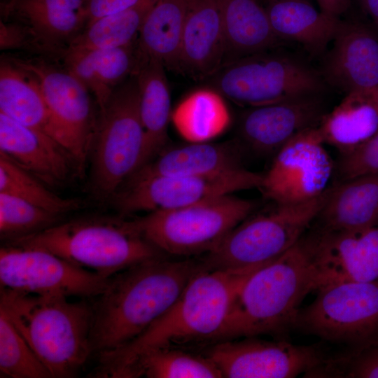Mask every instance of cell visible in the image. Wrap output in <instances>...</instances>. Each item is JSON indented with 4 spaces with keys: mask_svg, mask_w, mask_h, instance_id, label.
<instances>
[{
    "mask_svg": "<svg viewBox=\"0 0 378 378\" xmlns=\"http://www.w3.org/2000/svg\"><path fill=\"white\" fill-rule=\"evenodd\" d=\"M208 269L201 256L167 255L131 266L110 278L92 305L91 342L98 354L144 332L176 302L190 280Z\"/></svg>",
    "mask_w": 378,
    "mask_h": 378,
    "instance_id": "6da1fadb",
    "label": "cell"
},
{
    "mask_svg": "<svg viewBox=\"0 0 378 378\" xmlns=\"http://www.w3.org/2000/svg\"><path fill=\"white\" fill-rule=\"evenodd\" d=\"M262 266L200 272L172 307L144 332L119 348L99 354L95 376L126 378L138 357L155 348L199 342L212 343L239 290Z\"/></svg>",
    "mask_w": 378,
    "mask_h": 378,
    "instance_id": "7a4b0ae2",
    "label": "cell"
},
{
    "mask_svg": "<svg viewBox=\"0 0 378 378\" xmlns=\"http://www.w3.org/2000/svg\"><path fill=\"white\" fill-rule=\"evenodd\" d=\"M312 232L281 255L255 270L245 281L213 342L294 328L300 305L313 288ZM212 342V343H213Z\"/></svg>",
    "mask_w": 378,
    "mask_h": 378,
    "instance_id": "3957f363",
    "label": "cell"
},
{
    "mask_svg": "<svg viewBox=\"0 0 378 378\" xmlns=\"http://www.w3.org/2000/svg\"><path fill=\"white\" fill-rule=\"evenodd\" d=\"M3 309L52 377H74L93 351L92 306L1 288Z\"/></svg>",
    "mask_w": 378,
    "mask_h": 378,
    "instance_id": "277c9868",
    "label": "cell"
},
{
    "mask_svg": "<svg viewBox=\"0 0 378 378\" xmlns=\"http://www.w3.org/2000/svg\"><path fill=\"white\" fill-rule=\"evenodd\" d=\"M6 244L42 248L108 278L137 263L166 255L144 237L134 218L120 214L59 222Z\"/></svg>",
    "mask_w": 378,
    "mask_h": 378,
    "instance_id": "5b68a950",
    "label": "cell"
},
{
    "mask_svg": "<svg viewBox=\"0 0 378 378\" xmlns=\"http://www.w3.org/2000/svg\"><path fill=\"white\" fill-rule=\"evenodd\" d=\"M144 143L139 90L133 75L99 110L88 164V191L95 201L111 204L136 172Z\"/></svg>",
    "mask_w": 378,
    "mask_h": 378,
    "instance_id": "8992f818",
    "label": "cell"
},
{
    "mask_svg": "<svg viewBox=\"0 0 378 378\" xmlns=\"http://www.w3.org/2000/svg\"><path fill=\"white\" fill-rule=\"evenodd\" d=\"M255 207L253 202L229 194L134 218L144 237L162 253L190 258L214 251Z\"/></svg>",
    "mask_w": 378,
    "mask_h": 378,
    "instance_id": "52a82bcc",
    "label": "cell"
},
{
    "mask_svg": "<svg viewBox=\"0 0 378 378\" xmlns=\"http://www.w3.org/2000/svg\"><path fill=\"white\" fill-rule=\"evenodd\" d=\"M328 193L297 204L274 203L239 223L211 252L201 255L209 269H241L277 258L306 233Z\"/></svg>",
    "mask_w": 378,
    "mask_h": 378,
    "instance_id": "ba28073f",
    "label": "cell"
},
{
    "mask_svg": "<svg viewBox=\"0 0 378 378\" xmlns=\"http://www.w3.org/2000/svg\"><path fill=\"white\" fill-rule=\"evenodd\" d=\"M211 81L224 97L248 107L321 94L326 87L319 71L304 60L270 50L224 64Z\"/></svg>",
    "mask_w": 378,
    "mask_h": 378,
    "instance_id": "9c48e42d",
    "label": "cell"
},
{
    "mask_svg": "<svg viewBox=\"0 0 378 378\" xmlns=\"http://www.w3.org/2000/svg\"><path fill=\"white\" fill-rule=\"evenodd\" d=\"M41 85L50 119V135L71 155L82 177L88 167L99 108L86 87L64 66L46 57H12Z\"/></svg>",
    "mask_w": 378,
    "mask_h": 378,
    "instance_id": "30bf717a",
    "label": "cell"
},
{
    "mask_svg": "<svg viewBox=\"0 0 378 378\" xmlns=\"http://www.w3.org/2000/svg\"><path fill=\"white\" fill-rule=\"evenodd\" d=\"M294 328L347 345L378 335V279L320 289L314 300L299 310Z\"/></svg>",
    "mask_w": 378,
    "mask_h": 378,
    "instance_id": "8fae6325",
    "label": "cell"
},
{
    "mask_svg": "<svg viewBox=\"0 0 378 378\" xmlns=\"http://www.w3.org/2000/svg\"><path fill=\"white\" fill-rule=\"evenodd\" d=\"M262 174L244 167L203 176L130 177L111 204L120 215L174 209L258 188Z\"/></svg>",
    "mask_w": 378,
    "mask_h": 378,
    "instance_id": "7c38bea8",
    "label": "cell"
},
{
    "mask_svg": "<svg viewBox=\"0 0 378 378\" xmlns=\"http://www.w3.org/2000/svg\"><path fill=\"white\" fill-rule=\"evenodd\" d=\"M110 278L42 248L5 244L0 249L2 288L28 294L97 298Z\"/></svg>",
    "mask_w": 378,
    "mask_h": 378,
    "instance_id": "4fadbf2b",
    "label": "cell"
},
{
    "mask_svg": "<svg viewBox=\"0 0 378 378\" xmlns=\"http://www.w3.org/2000/svg\"><path fill=\"white\" fill-rule=\"evenodd\" d=\"M318 127L288 141L274 155L258 189L278 204H297L323 195L333 171Z\"/></svg>",
    "mask_w": 378,
    "mask_h": 378,
    "instance_id": "5bb4252c",
    "label": "cell"
},
{
    "mask_svg": "<svg viewBox=\"0 0 378 378\" xmlns=\"http://www.w3.org/2000/svg\"><path fill=\"white\" fill-rule=\"evenodd\" d=\"M227 378H292L317 366L325 355L314 345L255 337L211 343L205 351Z\"/></svg>",
    "mask_w": 378,
    "mask_h": 378,
    "instance_id": "9a60e30c",
    "label": "cell"
},
{
    "mask_svg": "<svg viewBox=\"0 0 378 378\" xmlns=\"http://www.w3.org/2000/svg\"><path fill=\"white\" fill-rule=\"evenodd\" d=\"M313 231L314 291L378 279V226L360 231Z\"/></svg>",
    "mask_w": 378,
    "mask_h": 378,
    "instance_id": "2e32d148",
    "label": "cell"
},
{
    "mask_svg": "<svg viewBox=\"0 0 378 378\" xmlns=\"http://www.w3.org/2000/svg\"><path fill=\"white\" fill-rule=\"evenodd\" d=\"M326 113L321 94L248 107L238 120L239 141L255 153L274 155L300 132L318 127Z\"/></svg>",
    "mask_w": 378,
    "mask_h": 378,
    "instance_id": "e0dca14e",
    "label": "cell"
},
{
    "mask_svg": "<svg viewBox=\"0 0 378 378\" xmlns=\"http://www.w3.org/2000/svg\"><path fill=\"white\" fill-rule=\"evenodd\" d=\"M319 74L326 85L345 94L378 88V35L367 25L340 20Z\"/></svg>",
    "mask_w": 378,
    "mask_h": 378,
    "instance_id": "ac0fdd59",
    "label": "cell"
},
{
    "mask_svg": "<svg viewBox=\"0 0 378 378\" xmlns=\"http://www.w3.org/2000/svg\"><path fill=\"white\" fill-rule=\"evenodd\" d=\"M86 4L87 0H6L1 4V15L28 29L39 54L62 59L88 24Z\"/></svg>",
    "mask_w": 378,
    "mask_h": 378,
    "instance_id": "d6986e66",
    "label": "cell"
},
{
    "mask_svg": "<svg viewBox=\"0 0 378 378\" xmlns=\"http://www.w3.org/2000/svg\"><path fill=\"white\" fill-rule=\"evenodd\" d=\"M0 153L48 187L83 178L71 155L48 134L0 112Z\"/></svg>",
    "mask_w": 378,
    "mask_h": 378,
    "instance_id": "ffe728a7",
    "label": "cell"
},
{
    "mask_svg": "<svg viewBox=\"0 0 378 378\" xmlns=\"http://www.w3.org/2000/svg\"><path fill=\"white\" fill-rule=\"evenodd\" d=\"M225 38L216 0H188L179 71L196 79L212 77L224 64Z\"/></svg>",
    "mask_w": 378,
    "mask_h": 378,
    "instance_id": "44dd1931",
    "label": "cell"
},
{
    "mask_svg": "<svg viewBox=\"0 0 378 378\" xmlns=\"http://www.w3.org/2000/svg\"><path fill=\"white\" fill-rule=\"evenodd\" d=\"M241 148L239 141L167 146L130 177L203 176L244 167Z\"/></svg>",
    "mask_w": 378,
    "mask_h": 378,
    "instance_id": "7402d4cb",
    "label": "cell"
},
{
    "mask_svg": "<svg viewBox=\"0 0 378 378\" xmlns=\"http://www.w3.org/2000/svg\"><path fill=\"white\" fill-rule=\"evenodd\" d=\"M62 60L90 91L101 110L115 90L135 74L139 62L137 38L121 46L66 55Z\"/></svg>",
    "mask_w": 378,
    "mask_h": 378,
    "instance_id": "603a6c76",
    "label": "cell"
},
{
    "mask_svg": "<svg viewBox=\"0 0 378 378\" xmlns=\"http://www.w3.org/2000/svg\"><path fill=\"white\" fill-rule=\"evenodd\" d=\"M165 69L158 59L139 55L134 75L139 90L144 143L137 170L152 161L168 144L172 109Z\"/></svg>",
    "mask_w": 378,
    "mask_h": 378,
    "instance_id": "cb8c5ba5",
    "label": "cell"
},
{
    "mask_svg": "<svg viewBox=\"0 0 378 378\" xmlns=\"http://www.w3.org/2000/svg\"><path fill=\"white\" fill-rule=\"evenodd\" d=\"M316 218L327 232L360 231L378 223V174L340 181L328 190Z\"/></svg>",
    "mask_w": 378,
    "mask_h": 378,
    "instance_id": "d4e9b609",
    "label": "cell"
},
{
    "mask_svg": "<svg viewBox=\"0 0 378 378\" xmlns=\"http://www.w3.org/2000/svg\"><path fill=\"white\" fill-rule=\"evenodd\" d=\"M272 29L281 41L301 44L312 57L324 54L340 20L316 10L307 0H267Z\"/></svg>",
    "mask_w": 378,
    "mask_h": 378,
    "instance_id": "484cf974",
    "label": "cell"
},
{
    "mask_svg": "<svg viewBox=\"0 0 378 378\" xmlns=\"http://www.w3.org/2000/svg\"><path fill=\"white\" fill-rule=\"evenodd\" d=\"M216 1L225 38L224 64L270 50L282 43L274 33L265 8L260 0Z\"/></svg>",
    "mask_w": 378,
    "mask_h": 378,
    "instance_id": "4316f807",
    "label": "cell"
},
{
    "mask_svg": "<svg viewBox=\"0 0 378 378\" xmlns=\"http://www.w3.org/2000/svg\"><path fill=\"white\" fill-rule=\"evenodd\" d=\"M0 112L50 135V119L39 82L10 56L0 59Z\"/></svg>",
    "mask_w": 378,
    "mask_h": 378,
    "instance_id": "83f0119b",
    "label": "cell"
},
{
    "mask_svg": "<svg viewBox=\"0 0 378 378\" xmlns=\"http://www.w3.org/2000/svg\"><path fill=\"white\" fill-rule=\"evenodd\" d=\"M188 0H158L139 32V55L179 71L182 34Z\"/></svg>",
    "mask_w": 378,
    "mask_h": 378,
    "instance_id": "f1b7e54d",
    "label": "cell"
},
{
    "mask_svg": "<svg viewBox=\"0 0 378 378\" xmlns=\"http://www.w3.org/2000/svg\"><path fill=\"white\" fill-rule=\"evenodd\" d=\"M318 128L324 144L344 154L378 132V110L367 94L349 93L326 113Z\"/></svg>",
    "mask_w": 378,
    "mask_h": 378,
    "instance_id": "f546056e",
    "label": "cell"
},
{
    "mask_svg": "<svg viewBox=\"0 0 378 378\" xmlns=\"http://www.w3.org/2000/svg\"><path fill=\"white\" fill-rule=\"evenodd\" d=\"M171 120L188 142H204L227 130L231 115L220 92L214 88H201L178 104L172 111Z\"/></svg>",
    "mask_w": 378,
    "mask_h": 378,
    "instance_id": "4dcf8cb0",
    "label": "cell"
},
{
    "mask_svg": "<svg viewBox=\"0 0 378 378\" xmlns=\"http://www.w3.org/2000/svg\"><path fill=\"white\" fill-rule=\"evenodd\" d=\"M158 0H141L127 9L88 24L70 44L64 55L124 46L135 41L149 11Z\"/></svg>",
    "mask_w": 378,
    "mask_h": 378,
    "instance_id": "1f68e13d",
    "label": "cell"
},
{
    "mask_svg": "<svg viewBox=\"0 0 378 378\" xmlns=\"http://www.w3.org/2000/svg\"><path fill=\"white\" fill-rule=\"evenodd\" d=\"M220 378L222 374L205 354H195L176 346H162L141 354L130 367L128 377Z\"/></svg>",
    "mask_w": 378,
    "mask_h": 378,
    "instance_id": "d6a6232c",
    "label": "cell"
},
{
    "mask_svg": "<svg viewBox=\"0 0 378 378\" xmlns=\"http://www.w3.org/2000/svg\"><path fill=\"white\" fill-rule=\"evenodd\" d=\"M38 178L0 153V192L20 197L51 213L63 216L80 209L83 202L62 197Z\"/></svg>",
    "mask_w": 378,
    "mask_h": 378,
    "instance_id": "836d02e7",
    "label": "cell"
},
{
    "mask_svg": "<svg viewBox=\"0 0 378 378\" xmlns=\"http://www.w3.org/2000/svg\"><path fill=\"white\" fill-rule=\"evenodd\" d=\"M1 377L50 378L49 370L0 308Z\"/></svg>",
    "mask_w": 378,
    "mask_h": 378,
    "instance_id": "e575fe53",
    "label": "cell"
},
{
    "mask_svg": "<svg viewBox=\"0 0 378 378\" xmlns=\"http://www.w3.org/2000/svg\"><path fill=\"white\" fill-rule=\"evenodd\" d=\"M304 377L378 378V335L325 356Z\"/></svg>",
    "mask_w": 378,
    "mask_h": 378,
    "instance_id": "d590c367",
    "label": "cell"
},
{
    "mask_svg": "<svg viewBox=\"0 0 378 378\" xmlns=\"http://www.w3.org/2000/svg\"><path fill=\"white\" fill-rule=\"evenodd\" d=\"M62 217L16 196L0 192V235L6 242L46 229L59 223Z\"/></svg>",
    "mask_w": 378,
    "mask_h": 378,
    "instance_id": "8d00e7d4",
    "label": "cell"
},
{
    "mask_svg": "<svg viewBox=\"0 0 378 378\" xmlns=\"http://www.w3.org/2000/svg\"><path fill=\"white\" fill-rule=\"evenodd\" d=\"M340 181L378 174V132L350 150L338 162Z\"/></svg>",
    "mask_w": 378,
    "mask_h": 378,
    "instance_id": "74e56055",
    "label": "cell"
},
{
    "mask_svg": "<svg viewBox=\"0 0 378 378\" xmlns=\"http://www.w3.org/2000/svg\"><path fill=\"white\" fill-rule=\"evenodd\" d=\"M0 49L22 50L38 53L35 41L22 24L13 20L0 21Z\"/></svg>",
    "mask_w": 378,
    "mask_h": 378,
    "instance_id": "f35d334b",
    "label": "cell"
},
{
    "mask_svg": "<svg viewBox=\"0 0 378 378\" xmlns=\"http://www.w3.org/2000/svg\"><path fill=\"white\" fill-rule=\"evenodd\" d=\"M141 1V0H87L86 12L88 16V24L100 18L120 12L132 7Z\"/></svg>",
    "mask_w": 378,
    "mask_h": 378,
    "instance_id": "ab89813d",
    "label": "cell"
},
{
    "mask_svg": "<svg viewBox=\"0 0 378 378\" xmlns=\"http://www.w3.org/2000/svg\"><path fill=\"white\" fill-rule=\"evenodd\" d=\"M320 10L333 18H339L351 5L352 0H316Z\"/></svg>",
    "mask_w": 378,
    "mask_h": 378,
    "instance_id": "60d3db41",
    "label": "cell"
},
{
    "mask_svg": "<svg viewBox=\"0 0 378 378\" xmlns=\"http://www.w3.org/2000/svg\"><path fill=\"white\" fill-rule=\"evenodd\" d=\"M363 2L378 27V0H363Z\"/></svg>",
    "mask_w": 378,
    "mask_h": 378,
    "instance_id": "b9f144b4",
    "label": "cell"
},
{
    "mask_svg": "<svg viewBox=\"0 0 378 378\" xmlns=\"http://www.w3.org/2000/svg\"><path fill=\"white\" fill-rule=\"evenodd\" d=\"M378 110V88L367 94Z\"/></svg>",
    "mask_w": 378,
    "mask_h": 378,
    "instance_id": "7bdbcfd3",
    "label": "cell"
}]
</instances>
